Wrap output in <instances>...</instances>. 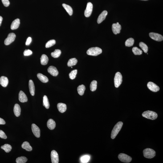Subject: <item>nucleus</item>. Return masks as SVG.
I'll use <instances>...</instances> for the list:
<instances>
[{"label": "nucleus", "mask_w": 163, "mask_h": 163, "mask_svg": "<svg viewBox=\"0 0 163 163\" xmlns=\"http://www.w3.org/2000/svg\"><path fill=\"white\" fill-rule=\"evenodd\" d=\"M123 125V123L122 122L120 121L115 125L111 133V138L112 139H114L116 137L121 130Z\"/></svg>", "instance_id": "f257e3e1"}, {"label": "nucleus", "mask_w": 163, "mask_h": 163, "mask_svg": "<svg viewBox=\"0 0 163 163\" xmlns=\"http://www.w3.org/2000/svg\"><path fill=\"white\" fill-rule=\"evenodd\" d=\"M142 116L146 118L151 120H155L157 118V114L153 111H147L143 113Z\"/></svg>", "instance_id": "f03ea898"}, {"label": "nucleus", "mask_w": 163, "mask_h": 163, "mask_svg": "<svg viewBox=\"0 0 163 163\" xmlns=\"http://www.w3.org/2000/svg\"><path fill=\"white\" fill-rule=\"evenodd\" d=\"M102 50L101 48L99 47H93L90 48L87 50V54L88 55L92 56H97L101 54Z\"/></svg>", "instance_id": "7ed1b4c3"}, {"label": "nucleus", "mask_w": 163, "mask_h": 163, "mask_svg": "<svg viewBox=\"0 0 163 163\" xmlns=\"http://www.w3.org/2000/svg\"><path fill=\"white\" fill-rule=\"evenodd\" d=\"M156 152L153 149L148 148L143 151L144 157L148 159H152L156 156Z\"/></svg>", "instance_id": "20e7f679"}, {"label": "nucleus", "mask_w": 163, "mask_h": 163, "mask_svg": "<svg viewBox=\"0 0 163 163\" xmlns=\"http://www.w3.org/2000/svg\"><path fill=\"white\" fill-rule=\"evenodd\" d=\"M114 84L115 87L117 88L121 84L122 82V76L119 72H117L115 74L114 79Z\"/></svg>", "instance_id": "39448f33"}, {"label": "nucleus", "mask_w": 163, "mask_h": 163, "mask_svg": "<svg viewBox=\"0 0 163 163\" xmlns=\"http://www.w3.org/2000/svg\"><path fill=\"white\" fill-rule=\"evenodd\" d=\"M118 158L122 162L129 163L132 161V158L125 154L121 153L119 155Z\"/></svg>", "instance_id": "423d86ee"}, {"label": "nucleus", "mask_w": 163, "mask_h": 163, "mask_svg": "<svg viewBox=\"0 0 163 163\" xmlns=\"http://www.w3.org/2000/svg\"><path fill=\"white\" fill-rule=\"evenodd\" d=\"M16 35L13 33H10L8 35L7 38L5 40L4 44L6 45H8L14 42L15 40Z\"/></svg>", "instance_id": "0eeeda50"}, {"label": "nucleus", "mask_w": 163, "mask_h": 163, "mask_svg": "<svg viewBox=\"0 0 163 163\" xmlns=\"http://www.w3.org/2000/svg\"><path fill=\"white\" fill-rule=\"evenodd\" d=\"M92 4L90 2H89L87 4V7L84 12L85 15L86 17H88L91 15L93 10Z\"/></svg>", "instance_id": "6e6552de"}, {"label": "nucleus", "mask_w": 163, "mask_h": 163, "mask_svg": "<svg viewBox=\"0 0 163 163\" xmlns=\"http://www.w3.org/2000/svg\"><path fill=\"white\" fill-rule=\"evenodd\" d=\"M149 36L153 40L161 42L163 40V37L162 35L157 33L151 32L149 33Z\"/></svg>", "instance_id": "1a4fd4ad"}, {"label": "nucleus", "mask_w": 163, "mask_h": 163, "mask_svg": "<svg viewBox=\"0 0 163 163\" xmlns=\"http://www.w3.org/2000/svg\"><path fill=\"white\" fill-rule=\"evenodd\" d=\"M148 89L152 92H156L160 90V87L153 82H149L147 84Z\"/></svg>", "instance_id": "9d476101"}, {"label": "nucleus", "mask_w": 163, "mask_h": 163, "mask_svg": "<svg viewBox=\"0 0 163 163\" xmlns=\"http://www.w3.org/2000/svg\"><path fill=\"white\" fill-rule=\"evenodd\" d=\"M32 131L34 135L36 137L39 138L40 136V130L37 126L33 124L31 126Z\"/></svg>", "instance_id": "9b49d317"}, {"label": "nucleus", "mask_w": 163, "mask_h": 163, "mask_svg": "<svg viewBox=\"0 0 163 163\" xmlns=\"http://www.w3.org/2000/svg\"><path fill=\"white\" fill-rule=\"evenodd\" d=\"M51 158L52 163H59V159L58 155L56 151L53 150L51 153Z\"/></svg>", "instance_id": "f8f14e48"}, {"label": "nucleus", "mask_w": 163, "mask_h": 163, "mask_svg": "<svg viewBox=\"0 0 163 163\" xmlns=\"http://www.w3.org/2000/svg\"><path fill=\"white\" fill-rule=\"evenodd\" d=\"M112 30L114 34H117L120 33L121 30V25L119 24L114 23L112 25Z\"/></svg>", "instance_id": "ddd939ff"}, {"label": "nucleus", "mask_w": 163, "mask_h": 163, "mask_svg": "<svg viewBox=\"0 0 163 163\" xmlns=\"http://www.w3.org/2000/svg\"><path fill=\"white\" fill-rule=\"evenodd\" d=\"M48 72L51 75L54 76H57L59 72L56 67L53 66H51L48 67L47 69Z\"/></svg>", "instance_id": "4468645a"}, {"label": "nucleus", "mask_w": 163, "mask_h": 163, "mask_svg": "<svg viewBox=\"0 0 163 163\" xmlns=\"http://www.w3.org/2000/svg\"><path fill=\"white\" fill-rule=\"evenodd\" d=\"M108 14V12L106 10H104L102 13L99 16L97 19V23L100 24L105 19L106 16Z\"/></svg>", "instance_id": "2eb2a0df"}, {"label": "nucleus", "mask_w": 163, "mask_h": 163, "mask_svg": "<svg viewBox=\"0 0 163 163\" xmlns=\"http://www.w3.org/2000/svg\"><path fill=\"white\" fill-rule=\"evenodd\" d=\"M18 98H19L20 102L22 103L27 102L28 100L26 94L22 91H20Z\"/></svg>", "instance_id": "dca6fc26"}, {"label": "nucleus", "mask_w": 163, "mask_h": 163, "mask_svg": "<svg viewBox=\"0 0 163 163\" xmlns=\"http://www.w3.org/2000/svg\"><path fill=\"white\" fill-rule=\"evenodd\" d=\"M20 24V20L18 18L15 20L13 21L11 26V29L12 30H15L18 28Z\"/></svg>", "instance_id": "f3484780"}, {"label": "nucleus", "mask_w": 163, "mask_h": 163, "mask_svg": "<svg viewBox=\"0 0 163 163\" xmlns=\"http://www.w3.org/2000/svg\"><path fill=\"white\" fill-rule=\"evenodd\" d=\"M9 83V80L7 77L4 76H1L0 78V84L4 87H6Z\"/></svg>", "instance_id": "a211bd4d"}, {"label": "nucleus", "mask_w": 163, "mask_h": 163, "mask_svg": "<svg viewBox=\"0 0 163 163\" xmlns=\"http://www.w3.org/2000/svg\"><path fill=\"white\" fill-rule=\"evenodd\" d=\"M29 89L30 94L32 96H34L35 94V87L33 82L31 80H30L29 82Z\"/></svg>", "instance_id": "6ab92c4d"}, {"label": "nucleus", "mask_w": 163, "mask_h": 163, "mask_svg": "<svg viewBox=\"0 0 163 163\" xmlns=\"http://www.w3.org/2000/svg\"><path fill=\"white\" fill-rule=\"evenodd\" d=\"M47 125L49 129L51 130H54L56 127L55 121L52 119H49L47 122Z\"/></svg>", "instance_id": "aec40b11"}, {"label": "nucleus", "mask_w": 163, "mask_h": 163, "mask_svg": "<svg viewBox=\"0 0 163 163\" xmlns=\"http://www.w3.org/2000/svg\"><path fill=\"white\" fill-rule=\"evenodd\" d=\"M57 107L59 112L61 113L64 112L67 110V105L64 103H58Z\"/></svg>", "instance_id": "412c9836"}, {"label": "nucleus", "mask_w": 163, "mask_h": 163, "mask_svg": "<svg viewBox=\"0 0 163 163\" xmlns=\"http://www.w3.org/2000/svg\"><path fill=\"white\" fill-rule=\"evenodd\" d=\"M14 112L15 115L17 117H18L20 116L21 109L20 106L18 104H16L15 105L14 108Z\"/></svg>", "instance_id": "4be33fe9"}, {"label": "nucleus", "mask_w": 163, "mask_h": 163, "mask_svg": "<svg viewBox=\"0 0 163 163\" xmlns=\"http://www.w3.org/2000/svg\"><path fill=\"white\" fill-rule=\"evenodd\" d=\"M22 147L23 149H26L28 151H31L32 150V148L30 146V143L27 141H25L22 144Z\"/></svg>", "instance_id": "5701e85b"}, {"label": "nucleus", "mask_w": 163, "mask_h": 163, "mask_svg": "<svg viewBox=\"0 0 163 163\" xmlns=\"http://www.w3.org/2000/svg\"><path fill=\"white\" fill-rule=\"evenodd\" d=\"M38 79L43 83H47L48 81V78L47 76L42 74L39 73L37 75Z\"/></svg>", "instance_id": "b1692460"}, {"label": "nucleus", "mask_w": 163, "mask_h": 163, "mask_svg": "<svg viewBox=\"0 0 163 163\" xmlns=\"http://www.w3.org/2000/svg\"><path fill=\"white\" fill-rule=\"evenodd\" d=\"M49 59L47 55L45 54H43L41 58V64L43 65H47Z\"/></svg>", "instance_id": "393cba45"}, {"label": "nucleus", "mask_w": 163, "mask_h": 163, "mask_svg": "<svg viewBox=\"0 0 163 163\" xmlns=\"http://www.w3.org/2000/svg\"><path fill=\"white\" fill-rule=\"evenodd\" d=\"M62 6H63L65 10H66L67 13L69 15L71 16L72 15L73 10L71 6L64 3H63L62 4Z\"/></svg>", "instance_id": "a878e982"}, {"label": "nucleus", "mask_w": 163, "mask_h": 163, "mask_svg": "<svg viewBox=\"0 0 163 163\" xmlns=\"http://www.w3.org/2000/svg\"><path fill=\"white\" fill-rule=\"evenodd\" d=\"M86 89L85 86L83 85H79L77 88V91L78 94L80 95L84 94L85 91Z\"/></svg>", "instance_id": "bb28decb"}, {"label": "nucleus", "mask_w": 163, "mask_h": 163, "mask_svg": "<svg viewBox=\"0 0 163 163\" xmlns=\"http://www.w3.org/2000/svg\"><path fill=\"white\" fill-rule=\"evenodd\" d=\"M43 105L47 109L49 108L50 104L47 97L44 95L43 98Z\"/></svg>", "instance_id": "cd10ccee"}, {"label": "nucleus", "mask_w": 163, "mask_h": 163, "mask_svg": "<svg viewBox=\"0 0 163 163\" xmlns=\"http://www.w3.org/2000/svg\"><path fill=\"white\" fill-rule=\"evenodd\" d=\"M77 63V60L75 58H72L70 59L67 63V66L69 67H72L75 66Z\"/></svg>", "instance_id": "c85d7f7f"}, {"label": "nucleus", "mask_w": 163, "mask_h": 163, "mask_svg": "<svg viewBox=\"0 0 163 163\" xmlns=\"http://www.w3.org/2000/svg\"><path fill=\"white\" fill-rule=\"evenodd\" d=\"M1 149L4 150L6 153H9L12 149L11 146L9 144H6L1 147Z\"/></svg>", "instance_id": "c756f323"}, {"label": "nucleus", "mask_w": 163, "mask_h": 163, "mask_svg": "<svg viewBox=\"0 0 163 163\" xmlns=\"http://www.w3.org/2000/svg\"><path fill=\"white\" fill-rule=\"evenodd\" d=\"M97 82L95 80L93 81L90 85V89L92 92L96 90L97 88Z\"/></svg>", "instance_id": "7c9ffc66"}, {"label": "nucleus", "mask_w": 163, "mask_h": 163, "mask_svg": "<svg viewBox=\"0 0 163 163\" xmlns=\"http://www.w3.org/2000/svg\"><path fill=\"white\" fill-rule=\"evenodd\" d=\"M61 53V51L59 49H56L54 51V52L51 53V56L54 58H57L59 57Z\"/></svg>", "instance_id": "2f4dec72"}, {"label": "nucleus", "mask_w": 163, "mask_h": 163, "mask_svg": "<svg viewBox=\"0 0 163 163\" xmlns=\"http://www.w3.org/2000/svg\"><path fill=\"white\" fill-rule=\"evenodd\" d=\"M134 39L133 38H129L125 42V46L127 47H131L133 45L134 43Z\"/></svg>", "instance_id": "473e14b6"}, {"label": "nucleus", "mask_w": 163, "mask_h": 163, "mask_svg": "<svg viewBox=\"0 0 163 163\" xmlns=\"http://www.w3.org/2000/svg\"><path fill=\"white\" fill-rule=\"evenodd\" d=\"M27 158L25 156H21L17 158L16 162L17 163H25L27 162Z\"/></svg>", "instance_id": "72a5a7b5"}, {"label": "nucleus", "mask_w": 163, "mask_h": 163, "mask_svg": "<svg viewBox=\"0 0 163 163\" xmlns=\"http://www.w3.org/2000/svg\"><path fill=\"white\" fill-rule=\"evenodd\" d=\"M132 50L133 52L135 55H140L142 54V51L137 47H133Z\"/></svg>", "instance_id": "f704fd0d"}, {"label": "nucleus", "mask_w": 163, "mask_h": 163, "mask_svg": "<svg viewBox=\"0 0 163 163\" xmlns=\"http://www.w3.org/2000/svg\"><path fill=\"white\" fill-rule=\"evenodd\" d=\"M139 46L142 50L144 51V53H146L148 52V47L147 45L145 43L143 42H140L139 43Z\"/></svg>", "instance_id": "c9c22d12"}, {"label": "nucleus", "mask_w": 163, "mask_h": 163, "mask_svg": "<svg viewBox=\"0 0 163 163\" xmlns=\"http://www.w3.org/2000/svg\"><path fill=\"white\" fill-rule=\"evenodd\" d=\"M90 157L89 156L86 155L83 156L81 158L80 160L82 163H86L88 162L90 160Z\"/></svg>", "instance_id": "e433bc0d"}, {"label": "nucleus", "mask_w": 163, "mask_h": 163, "mask_svg": "<svg viewBox=\"0 0 163 163\" xmlns=\"http://www.w3.org/2000/svg\"><path fill=\"white\" fill-rule=\"evenodd\" d=\"M77 71V70H73L69 74V77L71 79H74L76 77Z\"/></svg>", "instance_id": "4c0bfd02"}, {"label": "nucleus", "mask_w": 163, "mask_h": 163, "mask_svg": "<svg viewBox=\"0 0 163 163\" xmlns=\"http://www.w3.org/2000/svg\"><path fill=\"white\" fill-rule=\"evenodd\" d=\"M56 44V41L54 40H51L46 43L45 45L46 48H49L54 46Z\"/></svg>", "instance_id": "58836bf2"}, {"label": "nucleus", "mask_w": 163, "mask_h": 163, "mask_svg": "<svg viewBox=\"0 0 163 163\" xmlns=\"http://www.w3.org/2000/svg\"><path fill=\"white\" fill-rule=\"evenodd\" d=\"M32 54V51L30 50H26L24 52V55L25 56H29Z\"/></svg>", "instance_id": "ea45409f"}, {"label": "nucleus", "mask_w": 163, "mask_h": 163, "mask_svg": "<svg viewBox=\"0 0 163 163\" xmlns=\"http://www.w3.org/2000/svg\"><path fill=\"white\" fill-rule=\"evenodd\" d=\"M0 137L3 139H6L7 136L3 131L0 130Z\"/></svg>", "instance_id": "a19ab883"}, {"label": "nucleus", "mask_w": 163, "mask_h": 163, "mask_svg": "<svg viewBox=\"0 0 163 163\" xmlns=\"http://www.w3.org/2000/svg\"><path fill=\"white\" fill-rule=\"evenodd\" d=\"M2 3L5 7H8L10 4L9 0H2Z\"/></svg>", "instance_id": "79ce46f5"}, {"label": "nucleus", "mask_w": 163, "mask_h": 163, "mask_svg": "<svg viewBox=\"0 0 163 163\" xmlns=\"http://www.w3.org/2000/svg\"><path fill=\"white\" fill-rule=\"evenodd\" d=\"M31 41L32 39L31 37H29V38H28L27 41H26V45H30V44L31 43Z\"/></svg>", "instance_id": "37998d69"}, {"label": "nucleus", "mask_w": 163, "mask_h": 163, "mask_svg": "<svg viewBox=\"0 0 163 163\" xmlns=\"http://www.w3.org/2000/svg\"><path fill=\"white\" fill-rule=\"evenodd\" d=\"M6 122L4 120L1 118H0V124H5Z\"/></svg>", "instance_id": "c03bdc74"}, {"label": "nucleus", "mask_w": 163, "mask_h": 163, "mask_svg": "<svg viewBox=\"0 0 163 163\" xmlns=\"http://www.w3.org/2000/svg\"><path fill=\"white\" fill-rule=\"evenodd\" d=\"M2 19L3 18H2V17L0 16V26H1V23H2Z\"/></svg>", "instance_id": "a18cd8bd"}, {"label": "nucleus", "mask_w": 163, "mask_h": 163, "mask_svg": "<svg viewBox=\"0 0 163 163\" xmlns=\"http://www.w3.org/2000/svg\"><path fill=\"white\" fill-rule=\"evenodd\" d=\"M142 0L147 1L148 0Z\"/></svg>", "instance_id": "49530a36"}, {"label": "nucleus", "mask_w": 163, "mask_h": 163, "mask_svg": "<svg viewBox=\"0 0 163 163\" xmlns=\"http://www.w3.org/2000/svg\"><path fill=\"white\" fill-rule=\"evenodd\" d=\"M71 68H73V67H71Z\"/></svg>", "instance_id": "de8ad7c7"}]
</instances>
